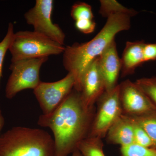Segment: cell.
<instances>
[{"mask_svg": "<svg viewBox=\"0 0 156 156\" xmlns=\"http://www.w3.org/2000/svg\"><path fill=\"white\" fill-rule=\"evenodd\" d=\"M5 124V120L3 116L2 109L0 106V136L2 135V131Z\"/></svg>", "mask_w": 156, "mask_h": 156, "instance_id": "cb8c5ba5", "label": "cell"}, {"mask_svg": "<svg viewBox=\"0 0 156 156\" xmlns=\"http://www.w3.org/2000/svg\"><path fill=\"white\" fill-rule=\"evenodd\" d=\"M75 83L74 77L70 73H68L65 77L56 82L41 81L34 89V93L43 114L48 115L55 110L71 92Z\"/></svg>", "mask_w": 156, "mask_h": 156, "instance_id": "ba28073f", "label": "cell"}, {"mask_svg": "<svg viewBox=\"0 0 156 156\" xmlns=\"http://www.w3.org/2000/svg\"><path fill=\"white\" fill-rule=\"evenodd\" d=\"M15 33L14 26L11 22L8 25V30L5 37L0 42V89L1 87V79L2 77L3 64L6 53L9 50L12 39Z\"/></svg>", "mask_w": 156, "mask_h": 156, "instance_id": "ffe728a7", "label": "cell"}, {"mask_svg": "<svg viewBox=\"0 0 156 156\" xmlns=\"http://www.w3.org/2000/svg\"><path fill=\"white\" fill-rule=\"evenodd\" d=\"M105 91V84L98 68L97 58L88 66L84 73L80 92L81 98L86 106L94 107Z\"/></svg>", "mask_w": 156, "mask_h": 156, "instance_id": "30bf717a", "label": "cell"}, {"mask_svg": "<svg viewBox=\"0 0 156 156\" xmlns=\"http://www.w3.org/2000/svg\"><path fill=\"white\" fill-rule=\"evenodd\" d=\"M72 156H82V154L80 152V151L78 150L75 151L72 154Z\"/></svg>", "mask_w": 156, "mask_h": 156, "instance_id": "d4e9b609", "label": "cell"}, {"mask_svg": "<svg viewBox=\"0 0 156 156\" xmlns=\"http://www.w3.org/2000/svg\"><path fill=\"white\" fill-rule=\"evenodd\" d=\"M144 41H127L123 52L121 62V74L126 77L134 73L136 68L144 63Z\"/></svg>", "mask_w": 156, "mask_h": 156, "instance_id": "4fadbf2b", "label": "cell"}, {"mask_svg": "<svg viewBox=\"0 0 156 156\" xmlns=\"http://www.w3.org/2000/svg\"><path fill=\"white\" fill-rule=\"evenodd\" d=\"M53 3V0H37L34 6L24 14V17L27 23L32 26L34 31L63 46L65 34L52 21Z\"/></svg>", "mask_w": 156, "mask_h": 156, "instance_id": "52a82bcc", "label": "cell"}, {"mask_svg": "<svg viewBox=\"0 0 156 156\" xmlns=\"http://www.w3.org/2000/svg\"><path fill=\"white\" fill-rule=\"evenodd\" d=\"M131 17L124 14L110 15L107 18L106 23L101 30L92 40L65 47L62 53V63L65 69L74 77V89L80 92L82 80L87 68L115 40L117 34L129 30Z\"/></svg>", "mask_w": 156, "mask_h": 156, "instance_id": "7a4b0ae2", "label": "cell"}, {"mask_svg": "<svg viewBox=\"0 0 156 156\" xmlns=\"http://www.w3.org/2000/svg\"><path fill=\"white\" fill-rule=\"evenodd\" d=\"M97 109L89 137L103 138L108 129L123 114L120 101L119 86L105 91L97 101Z\"/></svg>", "mask_w": 156, "mask_h": 156, "instance_id": "8992f818", "label": "cell"}, {"mask_svg": "<svg viewBox=\"0 0 156 156\" xmlns=\"http://www.w3.org/2000/svg\"><path fill=\"white\" fill-rule=\"evenodd\" d=\"M103 146L101 138L88 137L80 143L77 149L83 156H105Z\"/></svg>", "mask_w": 156, "mask_h": 156, "instance_id": "2e32d148", "label": "cell"}, {"mask_svg": "<svg viewBox=\"0 0 156 156\" xmlns=\"http://www.w3.org/2000/svg\"><path fill=\"white\" fill-rule=\"evenodd\" d=\"M95 112V107L84 104L80 92L73 88L55 110L39 117L38 125L53 132L54 156H68L77 150L89 136Z\"/></svg>", "mask_w": 156, "mask_h": 156, "instance_id": "6da1fadb", "label": "cell"}, {"mask_svg": "<svg viewBox=\"0 0 156 156\" xmlns=\"http://www.w3.org/2000/svg\"><path fill=\"white\" fill-rule=\"evenodd\" d=\"M70 15L75 21L81 20H93L94 17L92 7L84 2L74 4L71 10Z\"/></svg>", "mask_w": 156, "mask_h": 156, "instance_id": "ac0fdd59", "label": "cell"}, {"mask_svg": "<svg viewBox=\"0 0 156 156\" xmlns=\"http://www.w3.org/2000/svg\"><path fill=\"white\" fill-rule=\"evenodd\" d=\"M75 25L76 29L79 31L88 34L94 31L96 23L94 20H81L76 21Z\"/></svg>", "mask_w": 156, "mask_h": 156, "instance_id": "7402d4cb", "label": "cell"}, {"mask_svg": "<svg viewBox=\"0 0 156 156\" xmlns=\"http://www.w3.org/2000/svg\"><path fill=\"white\" fill-rule=\"evenodd\" d=\"M123 113L138 115L156 109L149 98L135 82L126 80L119 84Z\"/></svg>", "mask_w": 156, "mask_h": 156, "instance_id": "9c48e42d", "label": "cell"}, {"mask_svg": "<svg viewBox=\"0 0 156 156\" xmlns=\"http://www.w3.org/2000/svg\"><path fill=\"white\" fill-rule=\"evenodd\" d=\"M48 57L23 59L11 62V73L6 84L5 94L11 99L17 93L25 89H34L41 83L40 71Z\"/></svg>", "mask_w": 156, "mask_h": 156, "instance_id": "5b68a950", "label": "cell"}, {"mask_svg": "<svg viewBox=\"0 0 156 156\" xmlns=\"http://www.w3.org/2000/svg\"><path fill=\"white\" fill-rule=\"evenodd\" d=\"M99 13L102 17L107 18L110 15L117 14H128L131 17L138 14L134 9H129L115 0H101Z\"/></svg>", "mask_w": 156, "mask_h": 156, "instance_id": "9a60e30c", "label": "cell"}, {"mask_svg": "<svg viewBox=\"0 0 156 156\" xmlns=\"http://www.w3.org/2000/svg\"><path fill=\"white\" fill-rule=\"evenodd\" d=\"M98 68L105 84V91L115 89L121 71V58L117 51L116 44L113 41L99 57Z\"/></svg>", "mask_w": 156, "mask_h": 156, "instance_id": "8fae6325", "label": "cell"}, {"mask_svg": "<svg viewBox=\"0 0 156 156\" xmlns=\"http://www.w3.org/2000/svg\"><path fill=\"white\" fill-rule=\"evenodd\" d=\"M122 156H156V149L142 146L135 143L121 147Z\"/></svg>", "mask_w": 156, "mask_h": 156, "instance_id": "e0dca14e", "label": "cell"}, {"mask_svg": "<svg viewBox=\"0 0 156 156\" xmlns=\"http://www.w3.org/2000/svg\"><path fill=\"white\" fill-rule=\"evenodd\" d=\"M135 83L156 107V77L140 78Z\"/></svg>", "mask_w": 156, "mask_h": 156, "instance_id": "d6986e66", "label": "cell"}, {"mask_svg": "<svg viewBox=\"0 0 156 156\" xmlns=\"http://www.w3.org/2000/svg\"><path fill=\"white\" fill-rule=\"evenodd\" d=\"M148 134L156 149V109L138 115H129Z\"/></svg>", "mask_w": 156, "mask_h": 156, "instance_id": "5bb4252c", "label": "cell"}, {"mask_svg": "<svg viewBox=\"0 0 156 156\" xmlns=\"http://www.w3.org/2000/svg\"><path fill=\"white\" fill-rule=\"evenodd\" d=\"M130 118L133 123L134 143L145 147L153 148L152 142L148 134L141 126L138 125L131 117Z\"/></svg>", "mask_w": 156, "mask_h": 156, "instance_id": "44dd1931", "label": "cell"}, {"mask_svg": "<svg viewBox=\"0 0 156 156\" xmlns=\"http://www.w3.org/2000/svg\"><path fill=\"white\" fill-rule=\"evenodd\" d=\"M53 137L43 129L13 127L0 136V156H54Z\"/></svg>", "mask_w": 156, "mask_h": 156, "instance_id": "3957f363", "label": "cell"}, {"mask_svg": "<svg viewBox=\"0 0 156 156\" xmlns=\"http://www.w3.org/2000/svg\"><path fill=\"white\" fill-rule=\"evenodd\" d=\"M65 47L36 32H15L9 47L11 62L48 57L63 53Z\"/></svg>", "mask_w": 156, "mask_h": 156, "instance_id": "277c9868", "label": "cell"}, {"mask_svg": "<svg viewBox=\"0 0 156 156\" xmlns=\"http://www.w3.org/2000/svg\"><path fill=\"white\" fill-rule=\"evenodd\" d=\"M144 62L156 60V43L144 44L143 48Z\"/></svg>", "mask_w": 156, "mask_h": 156, "instance_id": "603a6c76", "label": "cell"}, {"mask_svg": "<svg viewBox=\"0 0 156 156\" xmlns=\"http://www.w3.org/2000/svg\"><path fill=\"white\" fill-rule=\"evenodd\" d=\"M105 136L109 143L121 147L133 143L134 127L132 119L123 113L108 129Z\"/></svg>", "mask_w": 156, "mask_h": 156, "instance_id": "7c38bea8", "label": "cell"}]
</instances>
